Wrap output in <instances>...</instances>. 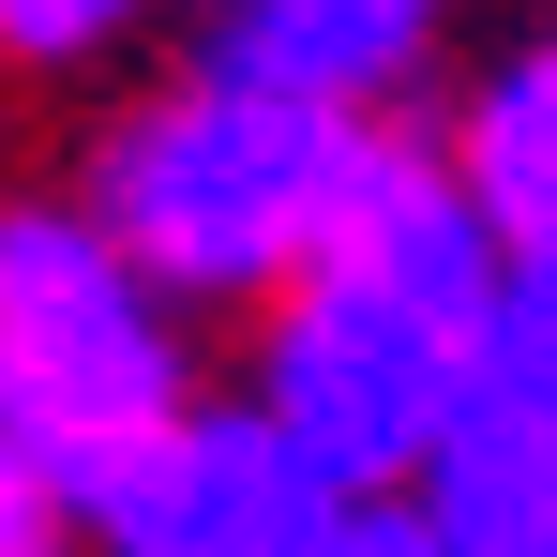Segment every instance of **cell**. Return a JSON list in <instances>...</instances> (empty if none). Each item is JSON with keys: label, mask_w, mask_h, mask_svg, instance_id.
<instances>
[{"label": "cell", "mask_w": 557, "mask_h": 557, "mask_svg": "<svg viewBox=\"0 0 557 557\" xmlns=\"http://www.w3.org/2000/svg\"><path fill=\"white\" fill-rule=\"evenodd\" d=\"M497 286H512V257L467 211L453 151L422 121H392L347 226L301 257V286L242 332L226 376L301 437V467L332 497H422L453 422L497 376Z\"/></svg>", "instance_id": "obj_1"}, {"label": "cell", "mask_w": 557, "mask_h": 557, "mask_svg": "<svg viewBox=\"0 0 557 557\" xmlns=\"http://www.w3.org/2000/svg\"><path fill=\"white\" fill-rule=\"evenodd\" d=\"M376 136L392 121H347V106L272 91V76L211 61V46H166L151 76L91 91L61 182L91 196V226L182 301L196 332H257L301 286V257L347 226Z\"/></svg>", "instance_id": "obj_2"}, {"label": "cell", "mask_w": 557, "mask_h": 557, "mask_svg": "<svg viewBox=\"0 0 557 557\" xmlns=\"http://www.w3.org/2000/svg\"><path fill=\"white\" fill-rule=\"evenodd\" d=\"M211 392V332L91 226L76 182H0V437L91 482Z\"/></svg>", "instance_id": "obj_3"}, {"label": "cell", "mask_w": 557, "mask_h": 557, "mask_svg": "<svg viewBox=\"0 0 557 557\" xmlns=\"http://www.w3.org/2000/svg\"><path fill=\"white\" fill-rule=\"evenodd\" d=\"M332 512H347V497L301 467V437H286L242 376H211L182 422H151L136 453H106L91 482H76L91 557H301Z\"/></svg>", "instance_id": "obj_4"}, {"label": "cell", "mask_w": 557, "mask_h": 557, "mask_svg": "<svg viewBox=\"0 0 557 557\" xmlns=\"http://www.w3.org/2000/svg\"><path fill=\"white\" fill-rule=\"evenodd\" d=\"M482 0H211L196 46L272 76V91H317L347 121H407L422 91H453V46Z\"/></svg>", "instance_id": "obj_5"}, {"label": "cell", "mask_w": 557, "mask_h": 557, "mask_svg": "<svg viewBox=\"0 0 557 557\" xmlns=\"http://www.w3.org/2000/svg\"><path fill=\"white\" fill-rule=\"evenodd\" d=\"M422 136L453 151L467 211L497 226V257H557V0L467 46V76L437 91Z\"/></svg>", "instance_id": "obj_6"}, {"label": "cell", "mask_w": 557, "mask_h": 557, "mask_svg": "<svg viewBox=\"0 0 557 557\" xmlns=\"http://www.w3.org/2000/svg\"><path fill=\"white\" fill-rule=\"evenodd\" d=\"M211 0H0V91H121L196 46Z\"/></svg>", "instance_id": "obj_7"}, {"label": "cell", "mask_w": 557, "mask_h": 557, "mask_svg": "<svg viewBox=\"0 0 557 557\" xmlns=\"http://www.w3.org/2000/svg\"><path fill=\"white\" fill-rule=\"evenodd\" d=\"M497 392L557 422V257H512V286H497Z\"/></svg>", "instance_id": "obj_8"}, {"label": "cell", "mask_w": 557, "mask_h": 557, "mask_svg": "<svg viewBox=\"0 0 557 557\" xmlns=\"http://www.w3.org/2000/svg\"><path fill=\"white\" fill-rule=\"evenodd\" d=\"M0 557H91V528H76V467H46L30 437H0Z\"/></svg>", "instance_id": "obj_9"}, {"label": "cell", "mask_w": 557, "mask_h": 557, "mask_svg": "<svg viewBox=\"0 0 557 557\" xmlns=\"http://www.w3.org/2000/svg\"><path fill=\"white\" fill-rule=\"evenodd\" d=\"M301 557H467V543L437 528V512H422V497H347V512H332V528H317Z\"/></svg>", "instance_id": "obj_10"}, {"label": "cell", "mask_w": 557, "mask_h": 557, "mask_svg": "<svg viewBox=\"0 0 557 557\" xmlns=\"http://www.w3.org/2000/svg\"><path fill=\"white\" fill-rule=\"evenodd\" d=\"M422 512H437V497H422ZM437 528H453L467 557H557V482L543 497H497V512H437Z\"/></svg>", "instance_id": "obj_11"}]
</instances>
